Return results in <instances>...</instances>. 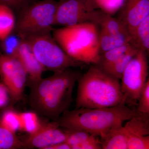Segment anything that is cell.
I'll use <instances>...</instances> for the list:
<instances>
[{"instance_id":"6da1fadb","label":"cell","mask_w":149,"mask_h":149,"mask_svg":"<svg viewBox=\"0 0 149 149\" xmlns=\"http://www.w3.org/2000/svg\"><path fill=\"white\" fill-rule=\"evenodd\" d=\"M81 74L68 68L31 81L29 100L32 108L53 121L58 120L71 104L73 88Z\"/></svg>"},{"instance_id":"7a4b0ae2","label":"cell","mask_w":149,"mask_h":149,"mask_svg":"<svg viewBox=\"0 0 149 149\" xmlns=\"http://www.w3.org/2000/svg\"><path fill=\"white\" fill-rule=\"evenodd\" d=\"M136 113L125 104L102 108L67 110L56 120L65 129H79L100 137L110 130L123 125Z\"/></svg>"},{"instance_id":"3957f363","label":"cell","mask_w":149,"mask_h":149,"mask_svg":"<svg viewBox=\"0 0 149 149\" xmlns=\"http://www.w3.org/2000/svg\"><path fill=\"white\" fill-rule=\"evenodd\" d=\"M119 80L93 64L77 80L76 108H102L125 104Z\"/></svg>"},{"instance_id":"277c9868","label":"cell","mask_w":149,"mask_h":149,"mask_svg":"<svg viewBox=\"0 0 149 149\" xmlns=\"http://www.w3.org/2000/svg\"><path fill=\"white\" fill-rule=\"evenodd\" d=\"M52 36L71 58L83 64H96L100 56L99 27L85 22L53 29Z\"/></svg>"},{"instance_id":"5b68a950","label":"cell","mask_w":149,"mask_h":149,"mask_svg":"<svg viewBox=\"0 0 149 149\" xmlns=\"http://www.w3.org/2000/svg\"><path fill=\"white\" fill-rule=\"evenodd\" d=\"M58 1H35L20 10L14 31L21 38L29 35L51 33L54 25Z\"/></svg>"},{"instance_id":"8992f818","label":"cell","mask_w":149,"mask_h":149,"mask_svg":"<svg viewBox=\"0 0 149 149\" xmlns=\"http://www.w3.org/2000/svg\"><path fill=\"white\" fill-rule=\"evenodd\" d=\"M22 39L27 42L37 60L46 69L58 72L83 64L68 55L51 33L29 35Z\"/></svg>"},{"instance_id":"52a82bcc","label":"cell","mask_w":149,"mask_h":149,"mask_svg":"<svg viewBox=\"0 0 149 149\" xmlns=\"http://www.w3.org/2000/svg\"><path fill=\"white\" fill-rule=\"evenodd\" d=\"M147 54L139 50L123 73L120 83L125 104H137L139 96L148 79Z\"/></svg>"},{"instance_id":"ba28073f","label":"cell","mask_w":149,"mask_h":149,"mask_svg":"<svg viewBox=\"0 0 149 149\" xmlns=\"http://www.w3.org/2000/svg\"><path fill=\"white\" fill-rule=\"evenodd\" d=\"M99 10L91 0H63L58 1L54 25L72 26L85 22L95 23Z\"/></svg>"},{"instance_id":"9c48e42d","label":"cell","mask_w":149,"mask_h":149,"mask_svg":"<svg viewBox=\"0 0 149 149\" xmlns=\"http://www.w3.org/2000/svg\"><path fill=\"white\" fill-rule=\"evenodd\" d=\"M67 133L57 121L42 124L36 133L22 141L24 148L46 149L55 144L66 141Z\"/></svg>"},{"instance_id":"30bf717a","label":"cell","mask_w":149,"mask_h":149,"mask_svg":"<svg viewBox=\"0 0 149 149\" xmlns=\"http://www.w3.org/2000/svg\"><path fill=\"white\" fill-rule=\"evenodd\" d=\"M149 116L138 114L123 125L128 137V149H149Z\"/></svg>"},{"instance_id":"8fae6325","label":"cell","mask_w":149,"mask_h":149,"mask_svg":"<svg viewBox=\"0 0 149 149\" xmlns=\"http://www.w3.org/2000/svg\"><path fill=\"white\" fill-rule=\"evenodd\" d=\"M118 12L117 18L125 25L130 34L149 16V0H125Z\"/></svg>"},{"instance_id":"7c38bea8","label":"cell","mask_w":149,"mask_h":149,"mask_svg":"<svg viewBox=\"0 0 149 149\" xmlns=\"http://www.w3.org/2000/svg\"><path fill=\"white\" fill-rule=\"evenodd\" d=\"M22 65L31 81H37L42 78L45 68L37 60L27 42L22 39L15 56Z\"/></svg>"},{"instance_id":"4fadbf2b","label":"cell","mask_w":149,"mask_h":149,"mask_svg":"<svg viewBox=\"0 0 149 149\" xmlns=\"http://www.w3.org/2000/svg\"><path fill=\"white\" fill-rule=\"evenodd\" d=\"M27 76V72L24 68L17 58L15 72L6 85L10 95L13 100L17 101L22 97Z\"/></svg>"},{"instance_id":"5bb4252c","label":"cell","mask_w":149,"mask_h":149,"mask_svg":"<svg viewBox=\"0 0 149 149\" xmlns=\"http://www.w3.org/2000/svg\"><path fill=\"white\" fill-rule=\"evenodd\" d=\"M102 149H127L128 137L123 125L100 137Z\"/></svg>"},{"instance_id":"9a60e30c","label":"cell","mask_w":149,"mask_h":149,"mask_svg":"<svg viewBox=\"0 0 149 149\" xmlns=\"http://www.w3.org/2000/svg\"><path fill=\"white\" fill-rule=\"evenodd\" d=\"M95 24L111 34L130 36L128 29L122 22L102 11L100 10Z\"/></svg>"},{"instance_id":"2e32d148","label":"cell","mask_w":149,"mask_h":149,"mask_svg":"<svg viewBox=\"0 0 149 149\" xmlns=\"http://www.w3.org/2000/svg\"><path fill=\"white\" fill-rule=\"evenodd\" d=\"M130 43L139 50L148 53L149 51V16L141 22L129 34Z\"/></svg>"},{"instance_id":"e0dca14e","label":"cell","mask_w":149,"mask_h":149,"mask_svg":"<svg viewBox=\"0 0 149 149\" xmlns=\"http://www.w3.org/2000/svg\"><path fill=\"white\" fill-rule=\"evenodd\" d=\"M100 55L114 48L130 42L129 36L111 34L100 28L99 29Z\"/></svg>"},{"instance_id":"ac0fdd59","label":"cell","mask_w":149,"mask_h":149,"mask_svg":"<svg viewBox=\"0 0 149 149\" xmlns=\"http://www.w3.org/2000/svg\"><path fill=\"white\" fill-rule=\"evenodd\" d=\"M139 51L134 47L111 64L100 69L111 77L119 80L125 68Z\"/></svg>"},{"instance_id":"d6986e66","label":"cell","mask_w":149,"mask_h":149,"mask_svg":"<svg viewBox=\"0 0 149 149\" xmlns=\"http://www.w3.org/2000/svg\"><path fill=\"white\" fill-rule=\"evenodd\" d=\"M16 19L10 8L0 5V40L5 39L14 31Z\"/></svg>"},{"instance_id":"ffe728a7","label":"cell","mask_w":149,"mask_h":149,"mask_svg":"<svg viewBox=\"0 0 149 149\" xmlns=\"http://www.w3.org/2000/svg\"><path fill=\"white\" fill-rule=\"evenodd\" d=\"M134 47H135L130 42L107 51L100 55L98 62L95 65L100 68L105 67L120 58L121 56Z\"/></svg>"},{"instance_id":"44dd1931","label":"cell","mask_w":149,"mask_h":149,"mask_svg":"<svg viewBox=\"0 0 149 149\" xmlns=\"http://www.w3.org/2000/svg\"><path fill=\"white\" fill-rule=\"evenodd\" d=\"M24 148L22 141L15 133L6 128L0 119V149H15Z\"/></svg>"},{"instance_id":"7402d4cb","label":"cell","mask_w":149,"mask_h":149,"mask_svg":"<svg viewBox=\"0 0 149 149\" xmlns=\"http://www.w3.org/2000/svg\"><path fill=\"white\" fill-rule=\"evenodd\" d=\"M19 115L20 130L27 132L29 135L36 133L42 125L36 113L27 112L19 113Z\"/></svg>"},{"instance_id":"603a6c76","label":"cell","mask_w":149,"mask_h":149,"mask_svg":"<svg viewBox=\"0 0 149 149\" xmlns=\"http://www.w3.org/2000/svg\"><path fill=\"white\" fill-rule=\"evenodd\" d=\"M91 1L96 9L100 10L113 16L118 12L125 0H91Z\"/></svg>"},{"instance_id":"cb8c5ba5","label":"cell","mask_w":149,"mask_h":149,"mask_svg":"<svg viewBox=\"0 0 149 149\" xmlns=\"http://www.w3.org/2000/svg\"><path fill=\"white\" fill-rule=\"evenodd\" d=\"M64 129L67 135L65 142L70 146L71 149L75 146L90 139L93 136V134L85 130L65 128Z\"/></svg>"},{"instance_id":"d4e9b609","label":"cell","mask_w":149,"mask_h":149,"mask_svg":"<svg viewBox=\"0 0 149 149\" xmlns=\"http://www.w3.org/2000/svg\"><path fill=\"white\" fill-rule=\"evenodd\" d=\"M1 122L8 130L15 133L20 130V122L19 115L15 111L9 110L6 111L0 117Z\"/></svg>"},{"instance_id":"484cf974","label":"cell","mask_w":149,"mask_h":149,"mask_svg":"<svg viewBox=\"0 0 149 149\" xmlns=\"http://www.w3.org/2000/svg\"><path fill=\"white\" fill-rule=\"evenodd\" d=\"M138 108L136 110L138 114L149 116V80H147L138 100Z\"/></svg>"},{"instance_id":"4316f807","label":"cell","mask_w":149,"mask_h":149,"mask_svg":"<svg viewBox=\"0 0 149 149\" xmlns=\"http://www.w3.org/2000/svg\"><path fill=\"white\" fill-rule=\"evenodd\" d=\"M12 34L1 41L2 47L5 52L6 55L14 57L21 42L22 38L12 36Z\"/></svg>"},{"instance_id":"83f0119b","label":"cell","mask_w":149,"mask_h":149,"mask_svg":"<svg viewBox=\"0 0 149 149\" xmlns=\"http://www.w3.org/2000/svg\"><path fill=\"white\" fill-rule=\"evenodd\" d=\"M102 149L101 141L99 136L93 135L91 138L77 146L72 149Z\"/></svg>"},{"instance_id":"f1b7e54d","label":"cell","mask_w":149,"mask_h":149,"mask_svg":"<svg viewBox=\"0 0 149 149\" xmlns=\"http://www.w3.org/2000/svg\"><path fill=\"white\" fill-rule=\"evenodd\" d=\"M35 0H0V5H5L13 9L21 10Z\"/></svg>"},{"instance_id":"f546056e","label":"cell","mask_w":149,"mask_h":149,"mask_svg":"<svg viewBox=\"0 0 149 149\" xmlns=\"http://www.w3.org/2000/svg\"><path fill=\"white\" fill-rule=\"evenodd\" d=\"M10 94L6 87L0 83V108L6 105L9 101Z\"/></svg>"},{"instance_id":"4dcf8cb0","label":"cell","mask_w":149,"mask_h":149,"mask_svg":"<svg viewBox=\"0 0 149 149\" xmlns=\"http://www.w3.org/2000/svg\"><path fill=\"white\" fill-rule=\"evenodd\" d=\"M46 149H71V148L69 144L64 142L50 146Z\"/></svg>"},{"instance_id":"1f68e13d","label":"cell","mask_w":149,"mask_h":149,"mask_svg":"<svg viewBox=\"0 0 149 149\" xmlns=\"http://www.w3.org/2000/svg\"><path fill=\"white\" fill-rule=\"evenodd\" d=\"M56 1H63V0H56Z\"/></svg>"}]
</instances>
